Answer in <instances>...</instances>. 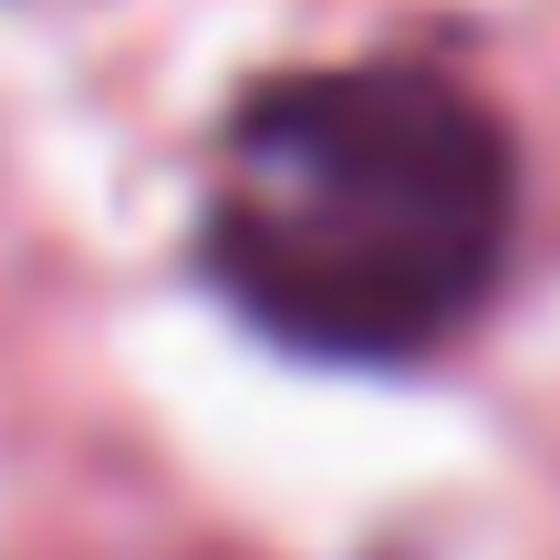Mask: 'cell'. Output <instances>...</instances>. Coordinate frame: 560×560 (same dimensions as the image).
<instances>
[{
    "mask_svg": "<svg viewBox=\"0 0 560 560\" xmlns=\"http://www.w3.org/2000/svg\"><path fill=\"white\" fill-rule=\"evenodd\" d=\"M520 156L425 62L280 73L229 115L208 270L260 332L322 363H416L499 291Z\"/></svg>",
    "mask_w": 560,
    "mask_h": 560,
    "instance_id": "obj_1",
    "label": "cell"
}]
</instances>
